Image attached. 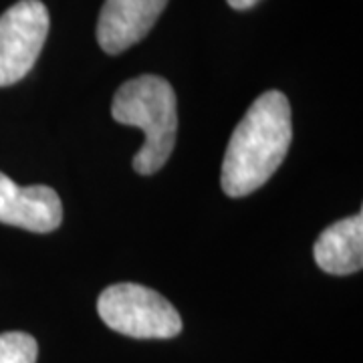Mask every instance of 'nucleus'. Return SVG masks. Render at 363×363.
<instances>
[{
	"label": "nucleus",
	"mask_w": 363,
	"mask_h": 363,
	"mask_svg": "<svg viewBox=\"0 0 363 363\" xmlns=\"http://www.w3.org/2000/svg\"><path fill=\"white\" fill-rule=\"evenodd\" d=\"M315 262L329 274L345 277L363 267V214L357 212L350 218L325 228L313 247Z\"/></svg>",
	"instance_id": "obj_7"
},
{
	"label": "nucleus",
	"mask_w": 363,
	"mask_h": 363,
	"mask_svg": "<svg viewBox=\"0 0 363 363\" xmlns=\"http://www.w3.org/2000/svg\"><path fill=\"white\" fill-rule=\"evenodd\" d=\"M97 313L109 329L133 339H172L182 331L180 313L168 298L135 283L107 286L99 295Z\"/></svg>",
	"instance_id": "obj_3"
},
{
	"label": "nucleus",
	"mask_w": 363,
	"mask_h": 363,
	"mask_svg": "<svg viewBox=\"0 0 363 363\" xmlns=\"http://www.w3.org/2000/svg\"><path fill=\"white\" fill-rule=\"evenodd\" d=\"M111 117L117 123L140 128L145 135L140 152L133 156V169L138 174L152 176L164 168L178 131L176 93L166 79L142 75L123 83L113 97Z\"/></svg>",
	"instance_id": "obj_2"
},
{
	"label": "nucleus",
	"mask_w": 363,
	"mask_h": 363,
	"mask_svg": "<svg viewBox=\"0 0 363 363\" xmlns=\"http://www.w3.org/2000/svg\"><path fill=\"white\" fill-rule=\"evenodd\" d=\"M39 345L23 331L0 333V363H37Z\"/></svg>",
	"instance_id": "obj_8"
},
{
	"label": "nucleus",
	"mask_w": 363,
	"mask_h": 363,
	"mask_svg": "<svg viewBox=\"0 0 363 363\" xmlns=\"http://www.w3.org/2000/svg\"><path fill=\"white\" fill-rule=\"evenodd\" d=\"M49 25V11L40 0H21L0 16V87L18 83L35 67Z\"/></svg>",
	"instance_id": "obj_4"
},
{
	"label": "nucleus",
	"mask_w": 363,
	"mask_h": 363,
	"mask_svg": "<svg viewBox=\"0 0 363 363\" xmlns=\"http://www.w3.org/2000/svg\"><path fill=\"white\" fill-rule=\"evenodd\" d=\"M293 140L291 105L281 91H267L236 125L222 162V190L242 198L259 190L283 164Z\"/></svg>",
	"instance_id": "obj_1"
},
{
	"label": "nucleus",
	"mask_w": 363,
	"mask_h": 363,
	"mask_svg": "<svg viewBox=\"0 0 363 363\" xmlns=\"http://www.w3.org/2000/svg\"><path fill=\"white\" fill-rule=\"evenodd\" d=\"M168 0H105L99 23L97 40L109 55L130 49L156 25Z\"/></svg>",
	"instance_id": "obj_6"
},
{
	"label": "nucleus",
	"mask_w": 363,
	"mask_h": 363,
	"mask_svg": "<svg viewBox=\"0 0 363 363\" xmlns=\"http://www.w3.org/2000/svg\"><path fill=\"white\" fill-rule=\"evenodd\" d=\"M63 220V204L49 186H18L0 172V222L30 233H52Z\"/></svg>",
	"instance_id": "obj_5"
},
{
	"label": "nucleus",
	"mask_w": 363,
	"mask_h": 363,
	"mask_svg": "<svg viewBox=\"0 0 363 363\" xmlns=\"http://www.w3.org/2000/svg\"><path fill=\"white\" fill-rule=\"evenodd\" d=\"M226 2L236 11H247V9H252L259 0H226Z\"/></svg>",
	"instance_id": "obj_9"
}]
</instances>
